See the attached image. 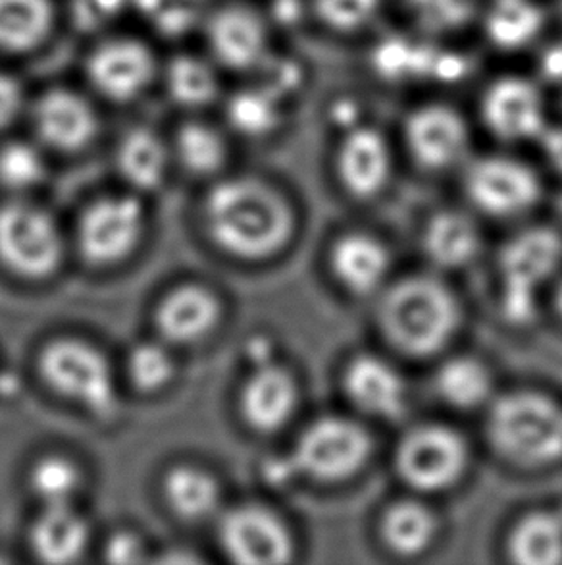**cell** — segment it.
Instances as JSON below:
<instances>
[{
    "mask_svg": "<svg viewBox=\"0 0 562 565\" xmlns=\"http://www.w3.org/2000/svg\"><path fill=\"white\" fill-rule=\"evenodd\" d=\"M64 237L45 209L31 203L0 206V265L12 275L43 280L61 267Z\"/></svg>",
    "mask_w": 562,
    "mask_h": 565,
    "instance_id": "cell-6",
    "label": "cell"
},
{
    "mask_svg": "<svg viewBox=\"0 0 562 565\" xmlns=\"http://www.w3.org/2000/svg\"><path fill=\"white\" fill-rule=\"evenodd\" d=\"M380 0H316V14L334 30L353 31L372 20Z\"/></svg>",
    "mask_w": 562,
    "mask_h": 565,
    "instance_id": "cell-38",
    "label": "cell"
},
{
    "mask_svg": "<svg viewBox=\"0 0 562 565\" xmlns=\"http://www.w3.org/2000/svg\"><path fill=\"white\" fill-rule=\"evenodd\" d=\"M39 375L56 396L97 417L118 407L115 369L97 345L82 338H56L41 350Z\"/></svg>",
    "mask_w": 562,
    "mask_h": 565,
    "instance_id": "cell-4",
    "label": "cell"
},
{
    "mask_svg": "<svg viewBox=\"0 0 562 565\" xmlns=\"http://www.w3.org/2000/svg\"><path fill=\"white\" fill-rule=\"evenodd\" d=\"M487 436L515 466H551L562 458V407L538 392H510L491 405Z\"/></svg>",
    "mask_w": 562,
    "mask_h": 565,
    "instance_id": "cell-3",
    "label": "cell"
},
{
    "mask_svg": "<svg viewBox=\"0 0 562 565\" xmlns=\"http://www.w3.org/2000/svg\"><path fill=\"white\" fill-rule=\"evenodd\" d=\"M486 28L495 45L517 49L540 31V8L532 0H495L487 14Z\"/></svg>",
    "mask_w": 562,
    "mask_h": 565,
    "instance_id": "cell-33",
    "label": "cell"
},
{
    "mask_svg": "<svg viewBox=\"0 0 562 565\" xmlns=\"http://www.w3.org/2000/svg\"><path fill=\"white\" fill-rule=\"evenodd\" d=\"M556 309L562 317V282L559 284V290H556Z\"/></svg>",
    "mask_w": 562,
    "mask_h": 565,
    "instance_id": "cell-42",
    "label": "cell"
},
{
    "mask_svg": "<svg viewBox=\"0 0 562 565\" xmlns=\"http://www.w3.org/2000/svg\"><path fill=\"white\" fill-rule=\"evenodd\" d=\"M404 138L414 161L428 170H443L463 159L468 149V128L453 108L430 105L412 113Z\"/></svg>",
    "mask_w": 562,
    "mask_h": 565,
    "instance_id": "cell-14",
    "label": "cell"
},
{
    "mask_svg": "<svg viewBox=\"0 0 562 565\" xmlns=\"http://www.w3.org/2000/svg\"><path fill=\"white\" fill-rule=\"evenodd\" d=\"M389 263L386 245L360 232L339 237L329 252V267L337 282L355 296L378 290L388 275Z\"/></svg>",
    "mask_w": 562,
    "mask_h": 565,
    "instance_id": "cell-22",
    "label": "cell"
},
{
    "mask_svg": "<svg viewBox=\"0 0 562 565\" xmlns=\"http://www.w3.org/2000/svg\"><path fill=\"white\" fill-rule=\"evenodd\" d=\"M422 245L435 267L461 268L478 255V228L468 216L443 211L425 224Z\"/></svg>",
    "mask_w": 562,
    "mask_h": 565,
    "instance_id": "cell-25",
    "label": "cell"
},
{
    "mask_svg": "<svg viewBox=\"0 0 562 565\" xmlns=\"http://www.w3.org/2000/svg\"><path fill=\"white\" fill-rule=\"evenodd\" d=\"M45 178V159L37 147L25 141H10L0 147V188L25 193L43 184Z\"/></svg>",
    "mask_w": 562,
    "mask_h": 565,
    "instance_id": "cell-35",
    "label": "cell"
},
{
    "mask_svg": "<svg viewBox=\"0 0 562 565\" xmlns=\"http://www.w3.org/2000/svg\"><path fill=\"white\" fill-rule=\"evenodd\" d=\"M206 234L229 257L262 260L280 253L293 234V211L280 191L257 178H229L203 203Z\"/></svg>",
    "mask_w": 562,
    "mask_h": 565,
    "instance_id": "cell-1",
    "label": "cell"
},
{
    "mask_svg": "<svg viewBox=\"0 0 562 565\" xmlns=\"http://www.w3.org/2000/svg\"><path fill=\"white\" fill-rule=\"evenodd\" d=\"M147 213L136 195H108L93 201L77 222V247L95 267H112L138 249Z\"/></svg>",
    "mask_w": 562,
    "mask_h": 565,
    "instance_id": "cell-8",
    "label": "cell"
},
{
    "mask_svg": "<svg viewBox=\"0 0 562 565\" xmlns=\"http://www.w3.org/2000/svg\"><path fill=\"white\" fill-rule=\"evenodd\" d=\"M30 548L43 564H74L82 559L89 541L91 525L76 504L43 505L31 523Z\"/></svg>",
    "mask_w": 562,
    "mask_h": 565,
    "instance_id": "cell-19",
    "label": "cell"
},
{
    "mask_svg": "<svg viewBox=\"0 0 562 565\" xmlns=\"http://www.w3.org/2000/svg\"><path fill=\"white\" fill-rule=\"evenodd\" d=\"M391 172L386 139L372 128H357L343 139L337 154V174L355 198H374L383 190Z\"/></svg>",
    "mask_w": 562,
    "mask_h": 565,
    "instance_id": "cell-21",
    "label": "cell"
},
{
    "mask_svg": "<svg viewBox=\"0 0 562 565\" xmlns=\"http://www.w3.org/2000/svg\"><path fill=\"white\" fill-rule=\"evenodd\" d=\"M540 138L549 161L562 174V124L555 128H545Z\"/></svg>",
    "mask_w": 562,
    "mask_h": 565,
    "instance_id": "cell-41",
    "label": "cell"
},
{
    "mask_svg": "<svg viewBox=\"0 0 562 565\" xmlns=\"http://www.w3.org/2000/svg\"><path fill=\"white\" fill-rule=\"evenodd\" d=\"M491 373L486 363L461 355L445 361L435 375V388L443 402L456 409H474L491 396Z\"/></svg>",
    "mask_w": 562,
    "mask_h": 565,
    "instance_id": "cell-29",
    "label": "cell"
},
{
    "mask_svg": "<svg viewBox=\"0 0 562 565\" xmlns=\"http://www.w3.org/2000/svg\"><path fill=\"white\" fill-rule=\"evenodd\" d=\"M468 463L463 436L445 425H419L397 446V473L412 489L440 492L453 487Z\"/></svg>",
    "mask_w": 562,
    "mask_h": 565,
    "instance_id": "cell-9",
    "label": "cell"
},
{
    "mask_svg": "<svg viewBox=\"0 0 562 565\" xmlns=\"http://www.w3.org/2000/svg\"><path fill=\"white\" fill-rule=\"evenodd\" d=\"M472 203L491 216H517L540 199V180L525 162L486 157L472 162L464 178Z\"/></svg>",
    "mask_w": 562,
    "mask_h": 565,
    "instance_id": "cell-11",
    "label": "cell"
},
{
    "mask_svg": "<svg viewBox=\"0 0 562 565\" xmlns=\"http://www.w3.org/2000/svg\"><path fill=\"white\" fill-rule=\"evenodd\" d=\"M156 62L136 39H112L93 51L87 76L93 87L115 103H130L151 85Z\"/></svg>",
    "mask_w": 562,
    "mask_h": 565,
    "instance_id": "cell-12",
    "label": "cell"
},
{
    "mask_svg": "<svg viewBox=\"0 0 562 565\" xmlns=\"http://www.w3.org/2000/svg\"><path fill=\"white\" fill-rule=\"evenodd\" d=\"M116 167L126 184L139 193H151L166 180L170 153L154 131L133 128L116 147Z\"/></svg>",
    "mask_w": 562,
    "mask_h": 565,
    "instance_id": "cell-24",
    "label": "cell"
},
{
    "mask_svg": "<svg viewBox=\"0 0 562 565\" xmlns=\"http://www.w3.org/2000/svg\"><path fill=\"white\" fill-rule=\"evenodd\" d=\"M167 92L182 107L198 108L213 103L218 95V77L197 56L182 54L166 70Z\"/></svg>",
    "mask_w": 562,
    "mask_h": 565,
    "instance_id": "cell-32",
    "label": "cell"
},
{
    "mask_svg": "<svg viewBox=\"0 0 562 565\" xmlns=\"http://www.w3.org/2000/svg\"><path fill=\"white\" fill-rule=\"evenodd\" d=\"M299 388L288 369L268 361L252 369L239 394L245 423L262 435L280 430L295 413Z\"/></svg>",
    "mask_w": 562,
    "mask_h": 565,
    "instance_id": "cell-15",
    "label": "cell"
},
{
    "mask_svg": "<svg viewBox=\"0 0 562 565\" xmlns=\"http://www.w3.org/2000/svg\"><path fill=\"white\" fill-rule=\"evenodd\" d=\"M487 128L507 141L540 138L545 130L541 95L530 82L502 77L489 87L484 99Z\"/></svg>",
    "mask_w": 562,
    "mask_h": 565,
    "instance_id": "cell-17",
    "label": "cell"
},
{
    "mask_svg": "<svg viewBox=\"0 0 562 565\" xmlns=\"http://www.w3.org/2000/svg\"><path fill=\"white\" fill-rule=\"evenodd\" d=\"M218 543L231 562L241 565H280L293 556L288 525L259 504L236 505L221 513Z\"/></svg>",
    "mask_w": 562,
    "mask_h": 565,
    "instance_id": "cell-10",
    "label": "cell"
},
{
    "mask_svg": "<svg viewBox=\"0 0 562 565\" xmlns=\"http://www.w3.org/2000/svg\"><path fill=\"white\" fill-rule=\"evenodd\" d=\"M162 494L170 512L185 523H203L220 515V482L203 467H172L162 482Z\"/></svg>",
    "mask_w": 562,
    "mask_h": 565,
    "instance_id": "cell-23",
    "label": "cell"
},
{
    "mask_svg": "<svg viewBox=\"0 0 562 565\" xmlns=\"http://www.w3.org/2000/svg\"><path fill=\"white\" fill-rule=\"evenodd\" d=\"M28 484L41 505L76 504L84 489V473L76 461L58 454H48L31 466Z\"/></svg>",
    "mask_w": 562,
    "mask_h": 565,
    "instance_id": "cell-30",
    "label": "cell"
},
{
    "mask_svg": "<svg viewBox=\"0 0 562 565\" xmlns=\"http://www.w3.org/2000/svg\"><path fill=\"white\" fill-rule=\"evenodd\" d=\"M102 558L108 564H143L149 559V546L136 531H116L102 546Z\"/></svg>",
    "mask_w": 562,
    "mask_h": 565,
    "instance_id": "cell-39",
    "label": "cell"
},
{
    "mask_svg": "<svg viewBox=\"0 0 562 565\" xmlns=\"http://www.w3.org/2000/svg\"><path fill=\"white\" fill-rule=\"evenodd\" d=\"M409 4L428 30L448 31L471 20L476 0H409Z\"/></svg>",
    "mask_w": 562,
    "mask_h": 565,
    "instance_id": "cell-37",
    "label": "cell"
},
{
    "mask_svg": "<svg viewBox=\"0 0 562 565\" xmlns=\"http://www.w3.org/2000/svg\"><path fill=\"white\" fill-rule=\"evenodd\" d=\"M370 450V435L357 420L327 415L304 428L291 463L314 481H345L365 467Z\"/></svg>",
    "mask_w": 562,
    "mask_h": 565,
    "instance_id": "cell-7",
    "label": "cell"
},
{
    "mask_svg": "<svg viewBox=\"0 0 562 565\" xmlns=\"http://www.w3.org/2000/svg\"><path fill=\"white\" fill-rule=\"evenodd\" d=\"M267 43L264 22L251 8L224 7L208 22L210 51L228 68H252L267 53Z\"/></svg>",
    "mask_w": 562,
    "mask_h": 565,
    "instance_id": "cell-20",
    "label": "cell"
},
{
    "mask_svg": "<svg viewBox=\"0 0 562 565\" xmlns=\"http://www.w3.org/2000/svg\"><path fill=\"white\" fill-rule=\"evenodd\" d=\"M33 126L46 147L74 153L91 143L99 130V120L82 95L68 89H53L35 103Z\"/></svg>",
    "mask_w": 562,
    "mask_h": 565,
    "instance_id": "cell-16",
    "label": "cell"
},
{
    "mask_svg": "<svg viewBox=\"0 0 562 565\" xmlns=\"http://www.w3.org/2000/svg\"><path fill=\"white\" fill-rule=\"evenodd\" d=\"M343 388L357 409L380 417L401 419L407 409L403 376L378 355H357L343 373Z\"/></svg>",
    "mask_w": 562,
    "mask_h": 565,
    "instance_id": "cell-18",
    "label": "cell"
},
{
    "mask_svg": "<svg viewBox=\"0 0 562 565\" xmlns=\"http://www.w3.org/2000/svg\"><path fill=\"white\" fill-rule=\"evenodd\" d=\"M175 159L195 177H213L228 159L220 131L203 122L183 124L174 139Z\"/></svg>",
    "mask_w": 562,
    "mask_h": 565,
    "instance_id": "cell-31",
    "label": "cell"
},
{
    "mask_svg": "<svg viewBox=\"0 0 562 565\" xmlns=\"http://www.w3.org/2000/svg\"><path fill=\"white\" fill-rule=\"evenodd\" d=\"M22 105L23 95L20 84L7 74H0V130L14 124L22 110Z\"/></svg>",
    "mask_w": 562,
    "mask_h": 565,
    "instance_id": "cell-40",
    "label": "cell"
},
{
    "mask_svg": "<svg viewBox=\"0 0 562 565\" xmlns=\"http://www.w3.org/2000/svg\"><path fill=\"white\" fill-rule=\"evenodd\" d=\"M126 373L131 386L143 392L154 394L166 388L175 375L174 353L172 345L164 340H144L131 348L126 360Z\"/></svg>",
    "mask_w": 562,
    "mask_h": 565,
    "instance_id": "cell-34",
    "label": "cell"
},
{
    "mask_svg": "<svg viewBox=\"0 0 562 565\" xmlns=\"http://www.w3.org/2000/svg\"><path fill=\"white\" fill-rule=\"evenodd\" d=\"M220 299L201 284L177 286L154 309L159 338L172 348L203 342L220 324Z\"/></svg>",
    "mask_w": 562,
    "mask_h": 565,
    "instance_id": "cell-13",
    "label": "cell"
},
{
    "mask_svg": "<svg viewBox=\"0 0 562 565\" xmlns=\"http://www.w3.org/2000/svg\"><path fill=\"white\" fill-rule=\"evenodd\" d=\"M437 533V521L424 504L403 500L389 505L381 520V539L389 551L411 558L424 552Z\"/></svg>",
    "mask_w": 562,
    "mask_h": 565,
    "instance_id": "cell-28",
    "label": "cell"
},
{
    "mask_svg": "<svg viewBox=\"0 0 562 565\" xmlns=\"http://www.w3.org/2000/svg\"><path fill=\"white\" fill-rule=\"evenodd\" d=\"M51 0H0V51L28 53L53 30Z\"/></svg>",
    "mask_w": 562,
    "mask_h": 565,
    "instance_id": "cell-26",
    "label": "cell"
},
{
    "mask_svg": "<svg viewBox=\"0 0 562 565\" xmlns=\"http://www.w3.org/2000/svg\"><path fill=\"white\" fill-rule=\"evenodd\" d=\"M562 260V237L551 228H528L507 242L499 255L501 307L507 321H532L538 294Z\"/></svg>",
    "mask_w": 562,
    "mask_h": 565,
    "instance_id": "cell-5",
    "label": "cell"
},
{
    "mask_svg": "<svg viewBox=\"0 0 562 565\" xmlns=\"http://www.w3.org/2000/svg\"><path fill=\"white\" fill-rule=\"evenodd\" d=\"M509 554L520 565L562 564V518L551 512H533L510 531Z\"/></svg>",
    "mask_w": 562,
    "mask_h": 565,
    "instance_id": "cell-27",
    "label": "cell"
},
{
    "mask_svg": "<svg viewBox=\"0 0 562 565\" xmlns=\"http://www.w3.org/2000/svg\"><path fill=\"white\" fill-rule=\"evenodd\" d=\"M378 322L396 350L411 358H428L455 337L461 309L453 291L437 278L411 276L383 294Z\"/></svg>",
    "mask_w": 562,
    "mask_h": 565,
    "instance_id": "cell-2",
    "label": "cell"
},
{
    "mask_svg": "<svg viewBox=\"0 0 562 565\" xmlns=\"http://www.w3.org/2000/svg\"><path fill=\"white\" fill-rule=\"evenodd\" d=\"M229 122L244 136H264L274 130L275 108L272 100L259 93H241L229 103Z\"/></svg>",
    "mask_w": 562,
    "mask_h": 565,
    "instance_id": "cell-36",
    "label": "cell"
}]
</instances>
